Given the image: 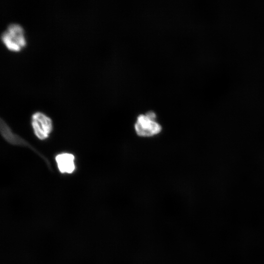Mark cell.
<instances>
[{
  "instance_id": "1",
  "label": "cell",
  "mask_w": 264,
  "mask_h": 264,
  "mask_svg": "<svg viewBox=\"0 0 264 264\" xmlns=\"http://www.w3.org/2000/svg\"><path fill=\"white\" fill-rule=\"evenodd\" d=\"M1 40L4 45L11 51H18L25 45L23 29L18 23H11L2 32Z\"/></svg>"
},
{
  "instance_id": "5",
  "label": "cell",
  "mask_w": 264,
  "mask_h": 264,
  "mask_svg": "<svg viewBox=\"0 0 264 264\" xmlns=\"http://www.w3.org/2000/svg\"><path fill=\"white\" fill-rule=\"evenodd\" d=\"M0 131L1 134L5 139L11 144L22 146H25L34 149L23 138L14 134L5 122L2 120L0 121Z\"/></svg>"
},
{
  "instance_id": "4",
  "label": "cell",
  "mask_w": 264,
  "mask_h": 264,
  "mask_svg": "<svg viewBox=\"0 0 264 264\" xmlns=\"http://www.w3.org/2000/svg\"><path fill=\"white\" fill-rule=\"evenodd\" d=\"M74 156L69 153H63L56 155L55 160L58 168L61 173L71 174L75 169Z\"/></svg>"
},
{
  "instance_id": "2",
  "label": "cell",
  "mask_w": 264,
  "mask_h": 264,
  "mask_svg": "<svg viewBox=\"0 0 264 264\" xmlns=\"http://www.w3.org/2000/svg\"><path fill=\"white\" fill-rule=\"evenodd\" d=\"M155 118L156 115L153 111L139 115L134 125L137 134L140 136L150 137L159 133L162 128L155 121Z\"/></svg>"
},
{
  "instance_id": "3",
  "label": "cell",
  "mask_w": 264,
  "mask_h": 264,
  "mask_svg": "<svg viewBox=\"0 0 264 264\" xmlns=\"http://www.w3.org/2000/svg\"><path fill=\"white\" fill-rule=\"evenodd\" d=\"M32 126L35 134L41 140L48 137L52 130L51 119L40 112H35L32 115Z\"/></svg>"
}]
</instances>
